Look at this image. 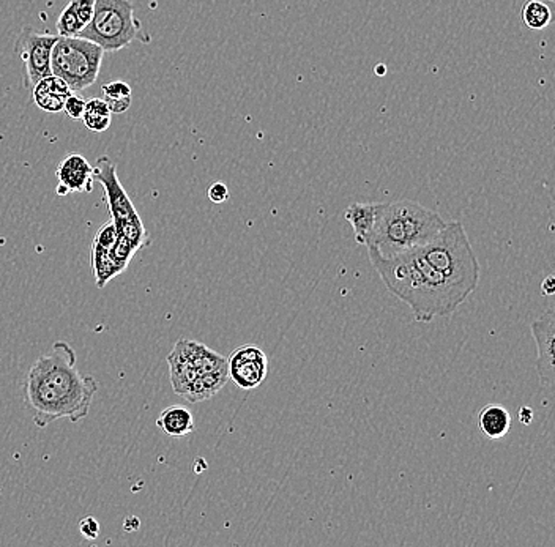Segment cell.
<instances>
[{"instance_id": "25", "label": "cell", "mask_w": 555, "mask_h": 547, "mask_svg": "<svg viewBox=\"0 0 555 547\" xmlns=\"http://www.w3.org/2000/svg\"><path fill=\"white\" fill-rule=\"evenodd\" d=\"M79 530L85 540H96L100 536V522L96 521L95 517L87 516L79 522Z\"/></svg>"}, {"instance_id": "3", "label": "cell", "mask_w": 555, "mask_h": 547, "mask_svg": "<svg viewBox=\"0 0 555 547\" xmlns=\"http://www.w3.org/2000/svg\"><path fill=\"white\" fill-rule=\"evenodd\" d=\"M445 224L437 211L410 199L385 202L368 248L393 257L431 242Z\"/></svg>"}, {"instance_id": "22", "label": "cell", "mask_w": 555, "mask_h": 547, "mask_svg": "<svg viewBox=\"0 0 555 547\" xmlns=\"http://www.w3.org/2000/svg\"><path fill=\"white\" fill-rule=\"evenodd\" d=\"M68 5L73 10V13L76 14V18L83 24V27L87 26L92 21V16H94L95 0H71Z\"/></svg>"}, {"instance_id": "12", "label": "cell", "mask_w": 555, "mask_h": 547, "mask_svg": "<svg viewBox=\"0 0 555 547\" xmlns=\"http://www.w3.org/2000/svg\"><path fill=\"white\" fill-rule=\"evenodd\" d=\"M383 204L385 202H355L345 209V221L351 224L358 245H370L382 213Z\"/></svg>"}, {"instance_id": "28", "label": "cell", "mask_w": 555, "mask_h": 547, "mask_svg": "<svg viewBox=\"0 0 555 547\" xmlns=\"http://www.w3.org/2000/svg\"><path fill=\"white\" fill-rule=\"evenodd\" d=\"M519 418H521V423H523L524 426H529L530 423L533 421V410H532V408H527V406L521 408Z\"/></svg>"}, {"instance_id": "6", "label": "cell", "mask_w": 555, "mask_h": 547, "mask_svg": "<svg viewBox=\"0 0 555 547\" xmlns=\"http://www.w3.org/2000/svg\"><path fill=\"white\" fill-rule=\"evenodd\" d=\"M94 180H96L104 190V198L108 204L109 215L114 221L119 236L125 237L134 248L148 247L150 238L141 217L134 209L133 202L128 198L125 188L121 186V178L117 175V167L109 157H100L94 166Z\"/></svg>"}, {"instance_id": "20", "label": "cell", "mask_w": 555, "mask_h": 547, "mask_svg": "<svg viewBox=\"0 0 555 547\" xmlns=\"http://www.w3.org/2000/svg\"><path fill=\"white\" fill-rule=\"evenodd\" d=\"M56 26H58V37H79V33L84 29L76 14L73 13L70 5H67L64 12L60 13Z\"/></svg>"}, {"instance_id": "24", "label": "cell", "mask_w": 555, "mask_h": 547, "mask_svg": "<svg viewBox=\"0 0 555 547\" xmlns=\"http://www.w3.org/2000/svg\"><path fill=\"white\" fill-rule=\"evenodd\" d=\"M117 237H119V232H117L114 221L109 220V221H106V223L103 224L102 228L98 229L94 242L102 245L104 248H112V245H114L115 240H117Z\"/></svg>"}, {"instance_id": "13", "label": "cell", "mask_w": 555, "mask_h": 547, "mask_svg": "<svg viewBox=\"0 0 555 547\" xmlns=\"http://www.w3.org/2000/svg\"><path fill=\"white\" fill-rule=\"evenodd\" d=\"M71 89L62 77L51 75L33 85L32 98L35 104L46 112L64 111L65 100L70 95Z\"/></svg>"}, {"instance_id": "9", "label": "cell", "mask_w": 555, "mask_h": 547, "mask_svg": "<svg viewBox=\"0 0 555 547\" xmlns=\"http://www.w3.org/2000/svg\"><path fill=\"white\" fill-rule=\"evenodd\" d=\"M228 374L238 389L255 390L261 387L268 376L265 352L255 344L237 347L228 356Z\"/></svg>"}, {"instance_id": "10", "label": "cell", "mask_w": 555, "mask_h": 547, "mask_svg": "<svg viewBox=\"0 0 555 547\" xmlns=\"http://www.w3.org/2000/svg\"><path fill=\"white\" fill-rule=\"evenodd\" d=\"M554 305L549 306L542 318H536L530 325V331L535 339L536 350H538L536 371L540 376V382L546 389H552L554 385Z\"/></svg>"}, {"instance_id": "15", "label": "cell", "mask_w": 555, "mask_h": 547, "mask_svg": "<svg viewBox=\"0 0 555 547\" xmlns=\"http://www.w3.org/2000/svg\"><path fill=\"white\" fill-rule=\"evenodd\" d=\"M157 426L169 437H185L194 431V417L185 406H169L161 412Z\"/></svg>"}, {"instance_id": "5", "label": "cell", "mask_w": 555, "mask_h": 547, "mask_svg": "<svg viewBox=\"0 0 555 547\" xmlns=\"http://www.w3.org/2000/svg\"><path fill=\"white\" fill-rule=\"evenodd\" d=\"M79 37L100 46L104 52L121 51L134 40L148 41L141 22L134 16L131 0H95L92 21Z\"/></svg>"}, {"instance_id": "2", "label": "cell", "mask_w": 555, "mask_h": 547, "mask_svg": "<svg viewBox=\"0 0 555 547\" xmlns=\"http://www.w3.org/2000/svg\"><path fill=\"white\" fill-rule=\"evenodd\" d=\"M368 253L383 284L410 308L416 322L450 318L469 299L466 291L429 265L416 248L393 257H382L370 248Z\"/></svg>"}, {"instance_id": "16", "label": "cell", "mask_w": 555, "mask_h": 547, "mask_svg": "<svg viewBox=\"0 0 555 547\" xmlns=\"http://www.w3.org/2000/svg\"><path fill=\"white\" fill-rule=\"evenodd\" d=\"M92 268H94L95 284L98 289H103L109 281L114 280L115 276L125 272V268L115 261L112 249L104 248L95 242L92 245Z\"/></svg>"}, {"instance_id": "1", "label": "cell", "mask_w": 555, "mask_h": 547, "mask_svg": "<svg viewBox=\"0 0 555 547\" xmlns=\"http://www.w3.org/2000/svg\"><path fill=\"white\" fill-rule=\"evenodd\" d=\"M96 391L95 377L77 370L75 349L65 341H58L29 371L24 404L39 427L49 426L60 418L77 423L89 415Z\"/></svg>"}, {"instance_id": "14", "label": "cell", "mask_w": 555, "mask_h": 547, "mask_svg": "<svg viewBox=\"0 0 555 547\" xmlns=\"http://www.w3.org/2000/svg\"><path fill=\"white\" fill-rule=\"evenodd\" d=\"M511 414L500 404H488L479 410V427L488 439H504L511 429Z\"/></svg>"}, {"instance_id": "4", "label": "cell", "mask_w": 555, "mask_h": 547, "mask_svg": "<svg viewBox=\"0 0 555 547\" xmlns=\"http://www.w3.org/2000/svg\"><path fill=\"white\" fill-rule=\"evenodd\" d=\"M416 249L429 265L453 281L469 295L477 291L479 262L462 223L453 221L445 224V228L431 242Z\"/></svg>"}, {"instance_id": "19", "label": "cell", "mask_w": 555, "mask_h": 547, "mask_svg": "<svg viewBox=\"0 0 555 547\" xmlns=\"http://www.w3.org/2000/svg\"><path fill=\"white\" fill-rule=\"evenodd\" d=\"M523 22L530 31H542L551 24L552 21V12L546 2L542 0H527L524 4Z\"/></svg>"}, {"instance_id": "26", "label": "cell", "mask_w": 555, "mask_h": 547, "mask_svg": "<svg viewBox=\"0 0 555 547\" xmlns=\"http://www.w3.org/2000/svg\"><path fill=\"white\" fill-rule=\"evenodd\" d=\"M207 196H209L213 204H223V202L229 199V188L224 185L223 182H215L209 188Z\"/></svg>"}, {"instance_id": "17", "label": "cell", "mask_w": 555, "mask_h": 547, "mask_svg": "<svg viewBox=\"0 0 555 547\" xmlns=\"http://www.w3.org/2000/svg\"><path fill=\"white\" fill-rule=\"evenodd\" d=\"M111 115H112V112L109 111L108 104L104 100L92 98L89 102H85V109H84L81 121L92 133H103L111 127V121H112Z\"/></svg>"}, {"instance_id": "7", "label": "cell", "mask_w": 555, "mask_h": 547, "mask_svg": "<svg viewBox=\"0 0 555 547\" xmlns=\"http://www.w3.org/2000/svg\"><path fill=\"white\" fill-rule=\"evenodd\" d=\"M100 46L81 37H58L52 46V75L62 77L71 92H81L95 83L102 68Z\"/></svg>"}, {"instance_id": "8", "label": "cell", "mask_w": 555, "mask_h": 547, "mask_svg": "<svg viewBox=\"0 0 555 547\" xmlns=\"http://www.w3.org/2000/svg\"><path fill=\"white\" fill-rule=\"evenodd\" d=\"M58 35L37 32L32 27H24L21 31L14 52L24 65V85L32 90L33 85L43 77L51 76L52 46L58 41Z\"/></svg>"}, {"instance_id": "27", "label": "cell", "mask_w": 555, "mask_h": 547, "mask_svg": "<svg viewBox=\"0 0 555 547\" xmlns=\"http://www.w3.org/2000/svg\"><path fill=\"white\" fill-rule=\"evenodd\" d=\"M542 292L544 293V295H548V297H551V295H554L555 280L552 274H549V276H546V278H544V281H542Z\"/></svg>"}, {"instance_id": "11", "label": "cell", "mask_w": 555, "mask_h": 547, "mask_svg": "<svg viewBox=\"0 0 555 547\" xmlns=\"http://www.w3.org/2000/svg\"><path fill=\"white\" fill-rule=\"evenodd\" d=\"M56 177L58 196H67L68 193L94 192V166L79 153H70L58 163Z\"/></svg>"}, {"instance_id": "18", "label": "cell", "mask_w": 555, "mask_h": 547, "mask_svg": "<svg viewBox=\"0 0 555 547\" xmlns=\"http://www.w3.org/2000/svg\"><path fill=\"white\" fill-rule=\"evenodd\" d=\"M103 100L112 114H121L131 106L133 92L125 81H112L102 87Z\"/></svg>"}, {"instance_id": "21", "label": "cell", "mask_w": 555, "mask_h": 547, "mask_svg": "<svg viewBox=\"0 0 555 547\" xmlns=\"http://www.w3.org/2000/svg\"><path fill=\"white\" fill-rule=\"evenodd\" d=\"M112 255H114L115 261L121 264V267L127 270L130 262L133 261L134 256L138 253V249L134 248L131 243L128 242L125 237L119 236L112 245Z\"/></svg>"}, {"instance_id": "23", "label": "cell", "mask_w": 555, "mask_h": 547, "mask_svg": "<svg viewBox=\"0 0 555 547\" xmlns=\"http://www.w3.org/2000/svg\"><path fill=\"white\" fill-rule=\"evenodd\" d=\"M84 109H85V100L83 96L77 95L76 92H71L70 95L65 100L64 111L71 121H81L83 119Z\"/></svg>"}]
</instances>
